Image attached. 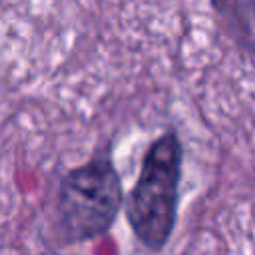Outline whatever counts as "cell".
Instances as JSON below:
<instances>
[{
    "label": "cell",
    "instance_id": "7a4b0ae2",
    "mask_svg": "<svg viewBox=\"0 0 255 255\" xmlns=\"http://www.w3.org/2000/svg\"><path fill=\"white\" fill-rule=\"evenodd\" d=\"M124 183L110 147L68 169L56 191V231L62 243H84L112 229L124 207Z\"/></svg>",
    "mask_w": 255,
    "mask_h": 255
},
{
    "label": "cell",
    "instance_id": "3957f363",
    "mask_svg": "<svg viewBox=\"0 0 255 255\" xmlns=\"http://www.w3.org/2000/svg\"><path fill=\"white\" fill-rule=\"evenodd\" d=\"M213 10H217L229 28V34L243 46V50L255 56V2H213Z\"/></svg>",
    "mask_w": 255,
    "mask_h": 255
},
{
    "label": "cell",
    "instance_id": "6da1fadb",
    "mask_svg": "<svg viewBox=\"0 0 255 255\" xmlns=\"http://www.w3.org/2000/svg\"><path fill=\"white\" fill-rule=\"evenodd\" d=\"M183 145L177 131L167 129L145 149L139 175L124 197L128 225L149 251H161L177 221Z\"/></svg>",
    "mask_w": 255,
    "mask_h": 255
}]
</instances>
